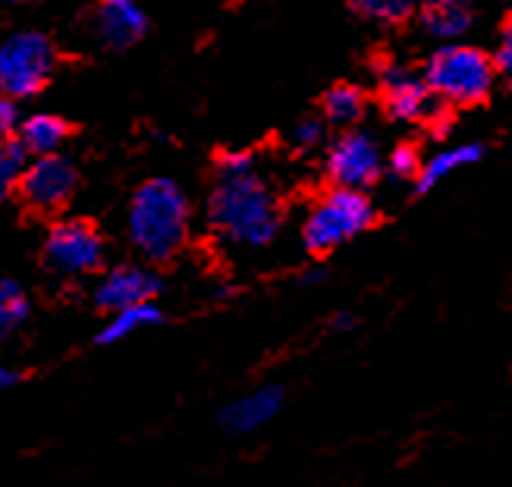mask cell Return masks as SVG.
I'll use <instances>...</instances> for the list:
<instances>
[{"label": "cell", "mask_w": 512, "mask_h": 487, "mask_svg": "<svg viewBox=\"0 0 512 487\" xmlns=\"http://www.w3.org/2000/svg\"><path fill=\"white\" fill-rule=\"evenodd\" d=\"M277 195L258 173L249 151H227L217 161V180L208 195L211 230L242 249L271 246L280 233Z\"/></svg>", "instance_id": "1"}, {"label": "cell", "mask_w": 512, "mask_h": 487, "mask_svg": "<svg viewBox=\"0 0 512 487\" xmlns=\"http://www.w3.org/2000/svg\"><path fill=\"white\" fill-rule=\"evenodd\" d=\"M129 242L148 261H167L189 236V198L167 176L142 183L126 214Z\"/></svg>", "instance_id": "2"}, {"label": "cell", "mask_w": 512, "mask_h": 487, "mask_svg": "<svg viewBox=\"0 0 512 487\" xmlns=\"http://www.w3.org/2000/svg\"><path fill=\"white\" fill-rule=\"evenodd\" d=\"M425 85L434 101L450 107H472L481 104L494 92L497 70L491 54L472 44H440L425 66Z\"/></svg>", "instance_id": "3"}, {"label": "cell", "mask_w": 512, "mask_h": 487, "mask_svg": "<svg viewBox=\"0 0 512 487\" xmlns=\"http://www.w3.org/2000/svg\"><path fill=\"white\" fill-rule=\"evenodd\" d=\"M371 224H374V205L365 192L330 189L305 217L302 246L311 255H324L365 233Z\"/></svg>", "instance_id": "4"}, {"label": "cell", "mask_w": 512, "mask_h": 487, "mask_svg": "<svg viewBox=\"0 0 512 487\" xmlns=\"http://www.w3.org/2000/svg\"><path fill=\"white\" fill-rule=\"evenodd\" d=\"M54 66L57 48L48 35L35 29L13 32L0 41V95L19 101L44 92V85L54 76Z\"/></svg>", "instance_id": "5"}, {"label": "cell", "mask_w": 512, "mask_h": 487, "mask_svg": "<svg viewBox=\"0 0 512 487\" xmlns=\"http://www.w3.org/2000/svg\"><path fill=\"white\" fill-rule=\"evenodd\" d=\"M41 255L57 277H85L101 268L104 239L88 220H60L44 239Z\"/></svg>", "instance_id": "6"}, {"label": "cell", "mask_w": 512, "mask_h": 487, "mask_svg": "<svg viewBox=\"0 0 512 487\" xmlns=\"http://www.w3.org/2000/svg\"><path fill=\"white\" fill-rule=\"evenodd\" d=\"M76 186H79V173L73 161L63 158V154H48V158H32L26 164L16 192L32 211L51 214L70 202Z\"/></svg>", "instance_id": "7"}, {"label": "cell", "mask_w": 512, "mask_h": 487, "mask_svg": "<svg viewBox=\"0 0 512 487\" xmlns=\"http://www.w3.org/2000/svg\"><path fill=\"white\" fill-rule=\"evenodd\" d=\"M384 170V154L368 132L349 129L327 151V176L333 180V189H355L365 192Z\"/></svg>", "instance_id": "8"}, {"label": "cell", "mask_w": 512, "mask_h": 487, "mask_svg": "<svg viewBox=\"0 0 512 487\" xmlns=\"http://www.w3.org/2000/svg\"><path fill=\"white\" fill-rule=\"evenodd\" d=\"M381 82H384V101L387 114L399 123H421L434 117V95L421 76H415L403 63H384L381 66Z\"/></svg>", "instance_id": "9"}, {"label": "cell", "mask_w": 512, "mask_h": 487, "mask_svg": "<svg viewBox=\"0 0 512 487\" xmlns=\"http://www.w3.org/2000/svg\"><path fill=\"white\" fill-rule=\"evenodd\" d=\"M158 293H161L158 274L139 268V264H120V268L107 271L101 277L98 290H95V305L110 315H117V312H126V308L154 302Z\"/></svg>", "instance_id": "10"}, {"label": "cell", "mask_w": 512, "mask_h": 487, "mask_svg": "<svg viewBox=\"0 0 512 487\" xmlns=\"http://www.w3.org/2000/svg\"><path fill=\"white\" fill-rule=\"evenodd\" d=\"M95 32L110 51H126L148 32V13L132 0H107L95 13Z\"/></svg>", "instance_id": "11"}, {"label": "cell", "mask_w": 512, "mask_h": 487, "mask_svg": "<svg viewBox=\"0 0 512 487\" xmlns=\"http://www.w3.org/2000/svg\"><path fill=\"white\" fill-rule=\"evenodd\" d=\"M280 406H283V390L277 384H267V387H258L246 396H239V400H233L224 412H220L217 422L233 437L252 434L271 422V418L280 412Z\"/></svg>", "instance_id": "12"}, {"label": "cell", "mask_w": 512, "mask_h": 487, "mask_svg": "<svg viewBox=\"0 0 512 487\" xmlns=\"http://www.w3.org/2000/svg\"><path fill=\"white\" fill-rule=\"evenodd\" d=\"M421 32L443 41V44H459V38L472 29L475 13L469 4H459V0H434L425 4V10L418 13Z\"/></svg>", "instance_id": "13"}, {"label": "cell", "mask_w": 512, "mask_h": 487, "mask_svg": "<svg viewBox=\"0 0 512 487\" xmlns=\"http://www.w3.org/2000/svg\"><path fill=\"white\" fill-rule=\"evenodd\" d=\"M484 158V145L481 142H462V145H453V148H443L437 154L421 164V173L415 176V189L418 192H431L437 183L447 180L450 173H456L459 167H469V164H478Z\"/></svg>", "instance_id": "14"}, {"label": "cell", "mask_w": 512, "mask_h": 487, "mask_svg": "<svg viewBox=\"0 0 512 487\" xmlns=\"http://www.w3.org/2000/svg\"><path fill=\"white\" fill-rule=\"evenodd\" d=\"M19 148L32 154V158H48V154H60V145L70 136V126L54 114H35L16 132Z\"/></svg>", "instance_id": "15"}, {"label": "cell", "mask_w": 512, "mask_h": 487, "mask_svg": "<svg viewBox=\"0 0 512 487\" xmlns=\"http://www.w3.org/2000/svg\"><path fill=\"white\" fill-rule=\"evenodd\" d=\"M321 107H324V117H327L333 126L349 129V126L359 123L362 114H365V92H362L359 85L340 82V85L327 88V95H324Z\"/></svg>", "instance_id": "16"}, {"label": "cell", "mask_w": 512, "mask_h": 487, "mask_svg": "<svg viewBox=\"0 0 512 487\" xmlns=\"http://www.w3.org/2000/svg\"><path fill=\"white\" fill-rule=\"evenodd\" d=\"M161 324V308L148 302V305H136V308H126V312H117L110 315L104 330L98 334V343H120L132 334H139L145 327H154Z\"/></svg>", "instance_id": "17"}, {"label": "cell", "mask_w": 512, "mask_h": 487, "mask_svg": "<svg viewBox=\"0 0 512 487\" xmlns=\"http://www.w3.org/2000/svg\"><path fill=\"white\" fill-rule=\"evenodd\" d=\"M29 318V296L16 280H0V340Z\"/></svg>", "instance_id": "18"}, {"label": "cell", "mask_w": 512, "mask_h": 487, "mask_svg": "<svg viewBox=\"0 0 512 487\" xmlns=\"http://www.w3.org/2000/svg\"><path fill=\"white\" fill-rule=\"evenodd\" d=\"M29 154L19 148V142H7L0 145V202H7V198L16 192L19 180H22V170H26V161Z\"/></svg>", "instance_id": "19"}, {"label": "cell", "mask_w": 512, "mask_h": 487, "mask_svg": "<svg viewBox=\"0 0 512 487\" xmlns=\"http://www.w3.org/2000/svg\"><path fill=\"white\" fill-rule=\"evenodd\" d=\"M365 19L384 22V26H399L412 16V4L409 0H355L352 4Z\"/></svg>", "instance_id": "20"}, {"label": "cell", "mask_w": 512, "mask_h": 487, "mask_svg": "<svg viewBox=\"0 0 512 487\" xmlns=\"http://www.w3.org/2000/svg\"><path fill=\"white\" fill-rule=\"evenodd\" d=\"M384 167L390 176H396V180H412V176L421 173V158L412 145H396L390 151V158L384 161Z\"/></svg>", "instance_id": "21"}, {"label": "cell", "mask_w": 512, "mask_h": 487, "mask_svg": "<svg viewBox=\"0 0 512 487\" xmlns=\"http://www.w3.org/2000/svg\"><path fill=\"white\" fill-rule=\"evenodd\" d=\"M491 60H494L497 76H503L512 85V16L506 19V26L500 32V41H497V51L491 54Z\"/></svg>", "instance_id": "22"}, {"label": "cell", "mask_w": 512, "mask_h": 487, "mask_svg": "<svg viewBox=\"0 0 512 487\" xmlns=\"http://www.w3.org/2000/svg\"><path fill=\"white\" fill-rule=\"evenodd\" d=\"M321 142H324V123L321 120H302L293 129V145H299V148H315Z\"/></svg>", "instance_id": "23"}, {"label": "cell", "mask_w": 512, "mask_h": 487, "mask_svg": "<svg viewBox=\"0 0 512 487\" xmlns=\"http://www.w3.org/2000/svg\"><path fill=\"white\" fill-rule=\"evenodd\" d=\"M19 129V117H16V104L10 98L0 95V145L13 142V132Z\"/></svg>", "instance_id": "24"}, {"label": "cell", "mask_w": 512, "mask_h": 487, "mask_svg": "<svg viewBox=\"0 0 512 487\" xmlns=\"http://www.w3.org/2000/svg\"><path fill=\"white\" fill-rule=\"evenodd\" d=\"M330 327H333V330H352V327H355V318H352V315H337V318L330 321Z\"/></svg>", "instance_id": "25"}, {"label": "cell", "mask_w": 512, "mask_h": 487, "mask_svg": "<svg viewBox=\"0 0 512 487\" xmlns=\"http://www.w3.org/2000/svg\"><path fill=\"white\" fill-rule=\"evenodd\" d=\"M10 384H16V371L0 365V387H10Z\"/></svg>", "instance_id": "26"}, {"label": "cell", "mask_w": 512, "mask_h": 487, "mask_svg": "<svg viewBox=\"0 0 512 487\" xmlns=\"http://www.w3.org/2000/svg\"><path fill=\"white\" fill-rule=\"evenodd\" d=\"M327 277V271L324 268H311V271H305L302 274V283H315V280H324Z\"/></svg>", "instance_id": "27"}]
</instances>
